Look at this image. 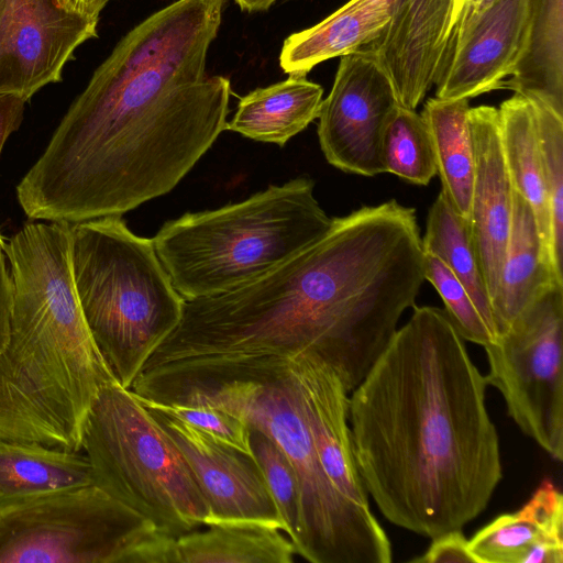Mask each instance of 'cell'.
<instances>
[{
  "instance_id": "1",
  "label": "cell",
  "mask_w": 563,
  "mask_h": 563,
  "mask_svg": "<svg viewBox=\"0 0 563 563\" xmlns=\"http://www.w3.org/2000/svg\"><path fill=\"white\" fill-rule=\"evenodd\" d=\"M227 0H176L129 31L16 187L31 220L123 213L176 185L227 130L230 80L206 71Z\"/></svg>"
},
{
  "instance_id": "2",
  "label": "cell",
  "mask_w": 563,
  "mask_h": 563,
  "mask_svg": "<svg viewBox=\"0 0 563 563\" xmlns=\"http://www.w3.org/2000/svg\"><path fill=\"white\" fill-rule=\"evenodd\" d=\"M487 386L445 311L413 306L349 396L357 468L389 522L432 539L484 511L503 477Z\"/></svg>"
},
{
  "instance_id": "3",
  "label": "cell",
  "mask_w": 563,
  "mask_h": 563,
  "mask_svg": "<svg viewBox=\"0 0 563 563\" xmlns=\"http://www.w3.org/2000/svg\"><path fill=\"white\" fill-rule=\"evenodd\" d=\"M288 361H264L238 379L188 393L173 404L218 407L279 445L299 485L296 554L311 563H390V541L369 506L345 498L328 479Z\"/></svg>"
},
{
  "instance_id": "4",
  "label": "cell",
  "mask_w": 563,
  "mask_h": 563,
  "mask_svg": "<svg viewBox=\"0 0 563 563\" xmlns=\"http://www.w3.org/2000/svg\"><path fill=\"white\" fill-rule=\"evenodd\" d=\"M313 188V180L302 176L165 222L152 241L174 288L185 300L227 292L320 239L332 219Z\"/></svg>"
},
{
  "instance_id": "5",
  "label": "cell",
  "mask_w": 563,
  "mask_h": 563,
  "mask_svg": "<svg viewBox=\"0 0 563 563\" xmlns=\"http://www.w3.org/2000/svg\"><path fill=\"white\" fill-rule=\"evenodd\" d=\"M70 252L91 338L115 380L130 388L179 324L185 299L152 239L134 234L121 216L71 223Z\"/></svg>"
},
{
  "instance_id": "6",
  "label": "cell",
  "mask_w": 563,
  "mask_h": 563,
  "mask_svg": "<svg viewBox=\"0 0 563 563\" xmlns=\"http://www.w3.org/2000/svg\"><path fill=\"white\" fill-rule=\"evenodd\" d=\"M81 450L95 485L178 538L209 519L208 503L156 417L119 383L104 386L86 418Z\"/></svg>"
},
{
  "instance_id": "7",
  "label": "cell",
  "mask_w": 563,
  "mask_h": 563,
  "mask_svg": "<svg viewBox=\"0 0 563 563\" xmlns=\"http://www.w3.org/2000/svg\"><path fill=\"white\" fill-rule=\"evenodd\" d=\"M155 527L97 485L0 505V563H132Z\"/></svg>"
},
{
  "instance_id": "8",
  "label": "cell",
  "mask_w": 563,
  "mask_h": 563,
  "mask_svg": "<svg viewBox=\"0 0 563 563\" xmlns=\"http://www.w3.org/2000/svg\"><path fill=\"white\" fill-rule=\"evenodd\" d=\"M563 285L550 288L485 346L487 385L552 459L563 460Z\"/></svg>"
},
{
  "instance_id": "9",
  "label": "cell",
  "mask_w": 563,
  "mask_h": 563,
  "mask_svg": "<svg viewBox=\"0 0 563 563\" xmlns=\"http://www.w3.org/2000/svg\"><path fill=\"white\" fill-rule=\"evenodd\" d=\"M398 104L388 75L371 51L341 56L318 115L319 143L328 163L362 176L385 173L383 135Z\"/></svg>"
},
{
  "instance_id": "10",
  "label": "cell",
  "mask_w": 563,
  "mask_h": 563,
  "mask_svg": "<svg viewBox=\"0 0 563 563\" xmlns=\"http://www.w3.org/2000/svg\"><path fill=\"white\" fill-rule=\"evenodd\" d=\"M529 0L462 3L434 79L439 99H471L500 89L520 59Z\"/></svg>"
},
{
  "instance_id": "11",
  "label": "cell",
  "mask_w": 563,
  "mask_h": 563,
  "mask_svg": "<svg viewBox=\"0 0 563 563\" xmlns=\"http://www.w3.org/2000/svg\"><path fill=\"white\" fill-rule=\"evenodd\" d=\"M97 24L57 0H0V95L27 101L60 81L75 49L97 36Z\"/></svg>"
},
{
  "instance_id": "12",
  "label": "cell",
  "mask_w": 563,
  "mask_h": 563,
  "mask_svg": "<svg viewBox=\"0 0 563 563\" xmlns=\"http://www.w3.org/2000/svg\"><path fill=\"white\" fill-rule=\"evenodd\" d=\"M150 411L181 452L208 503L206 526L222 521H255L283 531L278 511L253 455L222 443L183 420Z\"/></svg>"
},
{
  "instance_id": "13",
  "label": "cell",
  "mask_w": 563,
  "mask_h": 563,
  "mask_svg": "<svg viewBox=\"0 0 563 563\" xmlns=\"http://www.w3.org/2000/svg\"><path fill=\"white\" fill-rule=\"evenodd\" d=\"M389 20L364 48L388 75L398 103L416 110L434 85L461 0H383Z\"/></svg>"
},
{
  "instance_id": "14",
  "label": "cell",
  "mask_w": 563,
  "mask_h": 563,
  "mask_svg": "<svg viewBox=\"0 0 563 563\" xmlns=\"http://www.w3.org/2000/svg\"><path fill=\"white\" fill-rule=\"evenodd\" d=\"M468 121L475 163L470 235L492 303L511 227L512 184L503 152L498 109L470 108Z\"/></svg>"
},
{
  "instance_id": "15",
  "label": "cell",
  "mask_w": 563,
  "mask_h": 563,
  "mask_svg": "<svg viewBox=\"0 0 563 563\" xmlns=\"http://www.w3.org/2000/svg\"><path fill=\"white\" fill-rule=\"evenodd\" d=\"M303 412L320 464L332 486L345 498L369 506L360 475L349 422V391L319 355L289 356Z\"/></svg>"
},
{
  "instance_id": "16",
  "label": "cell",
  "mask_w": 563,
  "mask_h": 563,
  "mask_svg": "<svg viewBox=\"0 0 563 563\" xmlns=\"http://www.w3.org/2000/svg\"><path fill=\"white\" fill-rule=\"evenodd\" d=\"M468 549L476 563H562V493L544 478L521 508L478 530Z\"/></svg>"
},
{
  "instance_id": "17",
  "label": "cell",
  "mask_w": 563,
  "mask_h": 563,
  "mask_svg": "<svg viewBox=\"0 0 563 563\" xmlns=\"http://www.w3.org/2000/svg\"><path fill=\"white\" fill-rule=\"evenodd\" d=\"M558 285H563V278L545 255L532 209L512 188L511 227L498 289L492 301L498 334Z\"/></svg>"
},
{
  "instance_id": "18",
  "label": "cell",
  "mask_w": 563,
  "mask_h": 563,
  "mask_svg": "<svg viewBox=\"0 0 563 563\" xmlns=\"http://www.w3.org/2000/svg\"><path fill=\"white\" fill-rule=\"evenodd\" d=\"M388 20L383 0H350L318 24L289 35L282 47L280 67L288 75L306 76L327 59L371 44Z\"/></svg>"
},
{
  "instance_id": "19",
  "label": "cell",
  "mask_w": 563,
  "mask_h": 563,
  "mask_svg": "<svg viewBox=\"0 0 563 563\" xmlns=\"http://www.w3.org/2000/svg\"><path fill=\"white\" fill-rule=\"evenodd\" d=\"M323 89L306 76L257 88L239 101L227 130L245 137L284 146L318 119Z\"/></svg>"
},
{
  "instance_id": "20",
  "label": "cell",
  "mask_w": 563,
  "mask_h": 563,
  "mask_svg": "<svg viewBox=\"0 0 563 563\" xmlns=\"http://www.w3.org/2000/svg\"><path fill=\"white\" fill-rule=\"evenodd\" d=\"M498 115L503 152L512 188L531 207L545 255L555 273L563 278L552 255L549 203L533 101L529 96L515 92L500 103Z\"/></svg>"
},
{
  "instance_id": "21",
  "label": "cell",
  "mask_w": 563,
  "mask_h": 563,
  "mask_svg": "<svg viewBox=\"0 0 563 563\" xmlns=\"http://www.w3.org/2000/svg\"><path fill=\"white\" fill-rule=\"evenodd\" d=\"M92 484L90 463L79 451L0 438V505Z\"/></svg>"
},
{
  "instance_id": "22",
  "label": "cell",
  "mask_w": 563,
  "mask_h": 563,
  "mask_svg": "<svg viewBox=\"0 0 563 563\" xmlns=\"http://www.w3.org/2000/svg\"><path fill=\"white\" fill-rule=\"evenodd\" d=\"M501 88L537 98L563 115V0H529L523 49Z\"/></svg>"
},
{
  "instance_id": "23",
  "label": "cell",
  "mask_w": 563,
  "mask_h": 563,
  "mask_svg": "<svg viewBox=\"0 0 563 563\" xmlns=\"http://www.w3.org/2000/svg\"><path fill=\"white\" fill-rule=\"evenodd\" d=\"M468 99H429L421 117L430 132L437 174L448 202L470 222L474 179V145Z\"/></svg>"
},
{
  "instance_id": "24",
  "label": "cell",
  "mask_w": 563,
  "mask_h": 563,
  "mask_svg": "<svg viewBox=\"0 0 563 563\" xmlns=\"http://www.w3.org/2000/svg\"><path fill=\"white\" fill-rule=\"evenodd\" d=\"M176 538L178 563H292L291 540L255 521H222Z\"/></svg>"
},
{
  "instance_id": "25",
  "label": "cell",
  "mask_w": 563,
  "mask_h": 563,
  "mask_svg": "<svg viewBox=\"0 0 563 563\" xmlns=\"http://www.w3.org/2000/svg\"><path fill=\"white\" fill-rule=\"evenodd\" d=\"M421 241L423 251L445 263L465 287L484 319L498 333L490 298L471 241L468 222L455 212L441 191L429 209Z\"/></svg>"
},
{
  "instance_id": "26",
  "label": "cell",
  "mask_w": 563,
  "mask_h": 563,
  "mask_svg": "<svg viewBox=\"0 0 563 563\" xmlns=\"http://www.w3.org/2000/svg\"><path fill=\"white\" fill-rule=\"evenodd\" d=\"M382 158L385 173L415 185L426 186L437 175L430 132L416 110L398 104L383 135Z\"/></svg>"
},
{
  "instance_id": "27",
  "label": "cell",
  "mask_w": 563,
  "mask_h": 563,
  "mask_svg": "<svg viewBox=\"0 0 563 563\" xmlns=\"http://www.w3.org/2000/svg\"><path fill=\"white\" fill-rule=\"evenodd\" d=\"M527 96V95H526ZM530 97V96H529ZM534 104L539 144L547 190L551 249L554 265L562 274L563 251V115L541 100L530 97Z\"/></svg>"
},
{
  "instance_id": "28",
  "label": "cell",
  "mask_w": 563,
  "mask_h": 563,
  "mask_svg": "<svg viewBox=\"0 0 563 563\" xmlns=\"http://www.w3.org/2000/svg\"><path fill=\"white\" fill-rule=\"evenodd\" d=\"M250 435L253 455L278 511L283 532L295 544L300 522L299 485L295 470L272 438L254 428H250Z\"/></svg>"
},
{
  "instance_id": "29",
  "label": "cell",
  "mask_w": 563,
  "mask_h": 563,
  "mask_svg": "<svg viewBox=\"0 0 563 563\" xmlns=\"http://www.w3.org/2000/svg\"><path fill=\"white\" fill-rule=\"evenodd\" d=\"M423 274L439 292L445 313L463 340L483 347L496 342L497 331L484 319L462 283L440 257L427 251Z\"/></svg>"
},
{
  "instance_id": "30",
  "label": "cell",
  "mask_w": 563,
  "mask_h": 563,
  "mask_svg": "<svg viewBox=\"0 0 563 563\" xmlns=\"http://www.w3.org/2000/svg\"><path fill=\"white\" fill-rule=\"evenodd\" d=\"M136 397L147 409L183 420L220 442L253 455L250 428L234 415L206 404H162L139 395Z\"/></svg>"
},
{
  "instance_id": "31",
  "label": "cell",
  "mask_w": 563,
  "mask_h": 563,
  "mask_svg": "<svg viewBox=\"0 0 563 563\" xmlns=\"http://www.w3.org/2000/svg\"><path fill=\"white\" fill-rule=\"evenodd\" d=\"M415 563H476L468 549V540L461 529L445 531L434 538L428 550L410 560Z\"/></svg>"
},
{
  "instance_id": "32",
  "label": "cell",
  "mask_w": 563,
  "mask_h": 563,
  "mask_svg": "<svg viewBox=\"0 0 563 563\" xmlns=\"http://www.w3.org/2000/svg\"><path fill=\"white\" fill-rule=\"evenodd\" d=\"M26 100L11 95H0V154L8 137L19 129Z\"/></svg>"
},
{
  "instance_id": "33",
  "label": "cell",
  "mask_w": 563,
  "mask_h": 563,
  "mask_svg": "<svg viewBox=\"0 0 563 563\" xmlns=\"http://www.w3.org/2000/svg\"><path fill=\"white\" fill-rule=\"evenodd\" d=\"M11 306V278L7 269L4 254L0 255V353L9 339Z\"/></svg>"
},
{
  "instance_id": "34",
  "label": "cell",
  "mask_w": 563,
  "mask_h": 563,
  "mask_svg": "<svg viewBox=\"0 0 563 563\" xmlns=\"http://www.w3.org/2000/svg\"><path fill=\"white\" fill-rule=\"evenodd\" d=\"M109 0H57L66 11L98 22L99 14Z\"/></svg>"
},
{
  "instance_id": "35",
  "label": "cell",
  "mask_w": 563,
  "mask_h": 563,
  "mask_svg": "<svg viewBox=\"0 0 563 563\" xmlns=\"http://www.w3.org/2000/svg\"><path fill=\"white\" fill-rule=\"evenodd\" d=\"M276 0H235L242 10L253 12L267 10Z\"/></svg>"
},
{
  "instance_id": "36",
  "label": "cell",
  "mask_w": 563,
  "mask_h": 563,
  "mask_svg": "<svg viewBox=\"0 0 563 563\" xmlns=\"http://www.w3.org/2000/svg\"><path fill=\"white\" fill-rule=\"evenodd\" d=\"M490 1L493 0H461V4L464 3V4H467V5H471V7H483L487 3H489Z\"/></svg>"
},
{
  "instance_id": "37",
  "label": "cell",
  "mask_w": 563,
  "mask_h": 563,
  "mask_svg": "<svg viewBox=\"0 0 563 563\" xmlns=\"http://www.w3.org/2000/svg\"><path fill=\"white\" fill-rule=\"evenodd\" d=\"M4 243L5 242H4V240H3V238H2V235L0 233V255L4 254V252H3Z\"/></svg>"
}]
</instances>
